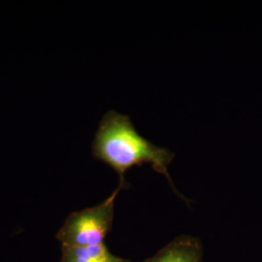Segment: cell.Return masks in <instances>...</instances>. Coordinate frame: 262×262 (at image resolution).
Here are the masks:
<instances>
[{
  "label": "cell",
  "instance_id": "1",
  "mask_svg": "<svg viewBox=\"0 0 262 262\" xmlns=\"http://www.w3.org/2000/svg\"><path fill=\"white\" fill-rule=\"evenodd\" d=\"M93 152L96 159L112 167L120 180H125L124 174L132 167L150 164L156 172L166 177L174 191L181 195L168 172L175 155L141 136L126 115L111 111L104 116L95 134Z\"/></svg>",
  "mask_w": 262,
  "mask_h": 262
},
{
  "label": "cell",
  "instance_id": "2",
  "mask_svg": "<svg viewBox=\"0 0 262 262\" xmlns=\"http://www.w3.org/2000/svg\"><path fill=\"white\" fill-rule=\"evenodd\" d=\"M127 187L125 180H120L119 187L104 202L68 215L56 233V239L61 246L91 247L104 244L112 227L115 200L119 192Z\"/></svg>",
  "mask_w": 262,
  "mask_h": 262
},
{
  "label": "cell",
  "instance_id": "3",
  "mask_svg": "<svg viewBox=\"0 0 262 262\" xmlns=\"http://www.w3.org/2000/svg\"><path fill=\"white\" fill-rule=\"evenodd\" d=\"M203 249L199 239L180 236L143 262H202Z\"/></svg>",
  "mask_w": 262,
  "mask_h": 262
},
{
  "label": "cell",
  "instance_id": "4",
  "mask_svg": "<svg viewBox=\"0 0 262 262\" xmlns=\"http://www.w3.org/2000/svg\"><path fill=\"white\" fill-rule=\"evenodd\" d=\"M59 262H133L114 255L105 244L91 247L61 246Z\"/></svg>",
  "mask_w": 262,
  "mask_h": 262
}]
</instances>
